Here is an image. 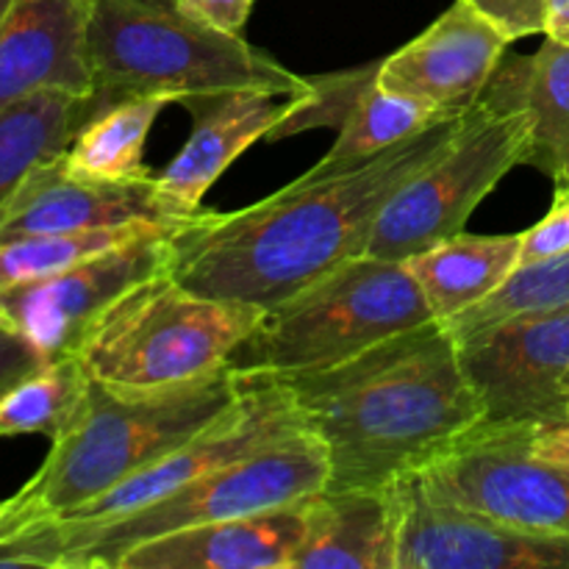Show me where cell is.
Returning <instances> with one entry per match:
<instances>
[{
	"mask_svg": "<svg viewBox=\"0 0 569 569\" xmlns=\"http://www.w3.org/2000/svg\"><path fill=\"white\" fill-rule=\"evenodd\" d=\"M326 483V448L315 433L303 431L244 459L228 461L128 515L109 520L59 517L67 569H117L122 553L148 539L298 503L322 492Z\"/></svg>",
	"mask_w": 569,
	"mask_h": 569,
	"instance_id": "ba28073f",
	"label": "cell"
},
{
	"mask_svg": "<svg viewBox=\"0 0 569 569\" xmlns=\"http://www.w3.org/2000/svg\"><path fill=\"white\" fill-rule=\"evenodd\" d=\"M509 42L545 33L548 0H472Z\"/></svg>",
	"mask_w": 569,
	"mask_h": 569,
	"instance_id": "4316f807",
	"label": "cell"
},
{
	"mask_svg": "<svg viewBox=\"0 0 569 569\" xmlns=\"http://www.w3.org/2000/svg\"><path fill=\"white\" fill-rule=\"evenodd\" d=\"M89 383L92 378L78 356L44 361L0 398V439L22 433L56 439L78 415Z\"/></svg>",
	"mask_w": 569,
	"mask_h": 569,
	"instance_id": "cb8c5ba5",
	"label": "cell"
},
{
	"mask_svg": "<svg viewBox=\"0 0 569 569\" xmlns=\"http://www.w3.org/2000/svg\"><path fill=\"white\" fill-rule=\"evenodd\" d=\"M520 253L522 233L470 237L461 231L411 256L406 264L420 283L433 317L448 322L498 292L520 267Z\"/></svg>",
	"mask_w": 569,
	"mask_h": 569,
	"instance_id": "d6986e66",
	"label": "cell"
},
{
	"mask_svg": "<svg viewBox=\"0 0 569 569\" xmlns=\"http://www.w3.org/2000/svg\"><path fill=\"white\" fill-rule=\"evenodd\" d=\"M292 98L272 92H242L220 109L194 120V131L181 153L170 161L159 181V192L183 217L194 220L203 209L211 183L242 156L256 139L270 137L276 122L287 114Z\"/></svg>",
	"mask_w": 569,
	"mask_h": 569,
	"instance_id": "ac0fdd59",
	"label": "cell"
},
{
	"mask_svg": "<svg viewBox=\"0 0 569 569\" xmlns=\"http://www.w3.org/2000/svg\"><path fill=\"white\" fill-rule=\"evenodd\" d=\"M89 64L94 117L144 94H170L194 120L256 89L311 94V78L295 76L248 39L194 20L176 0H92Z\"/></svg>",
	"mask_w": 569,
	"mask_h": 569,
	"instance_id": "3957f363",
	"label": "cell"
},
{
	"mask_svg": "<svg viewBox=\"0 0 569 569\" xmlns=\"http://www.w3.org/2000/svg\"><path fill=\"white\" fill-rule=\"evenodd\" d=\"M428 495L459 509L528 528L569 533V459L542 456L522 426H478L420 472Z\"/></svg>",
	"mask_w": 569,
	"mask_h": 569,
	"instance_id": "9c48e42d",
	"label": "cell"
},
{
	"mask_svg": "<svg viewBox=\"0 0 569 569\" xmlns=\"http://www.w3.org/2000/svg\"><path fill=\"white\" fill-rule=\"evenodd\" d=\"M398 569H569V533L528 531L403 481Z\"/></svg>",
	"mask_w": 569,
	"mask_h": 569,
	"instance_id": "7c38bea8",
	"label": "cell"
},
{
	"mask_svg": "<svg viewBox=\"0 0 569 569\" xmlns=\"http://www.w3.org/2000/svg\"><path fill=\"white\" fill-rule=\"evenodd\" d=\"M44 361L48 359L22 333H17L14 328L0 320V398L17 381H22L33 370H39Z\"/></svg>",
	"mask_w": 569,
	"mask_h": 569,
	"instance_id": "83f0119b",
	"label": "cell"
},
{
	"mask_svg": "<svg viewBox=\"0 0 569 569\" xmlns=\"http://www.w3.org/2000/svg\"><path fill=\"white\" fill-rule=\"evenodd\" d=\"M159 192L156 176L139 181H100L72 176L61 156L22 178L0 203V239L53 237V233L103 231V228L187 226Z\"/></svg>",
	"mask_w": 569,
	"mask_h": 569,
	"instance_id": "4fadbf2b",
	"label": "cell"
},
{
	"mask_svg": "<svg viewBox=\"0 0 569 569\" xmlns=\"http://www.w3.org/2000/svg\"><path fill=\"white\" fill-rule=\"evenodd\" d=\"M545 37L569 44V0H548L545 11Z\"/></svg>",
	"mask_w": 569,
	"mask_h": 569,
	"instance_id": "4dcf8cb0",
	"label": "cell"
},
{
	"mask_svg": "<svg viewBox=\"0 0 569 569\" xmlns=\"http://www.w3.org/2000/svg\"><path fill=\"white\" fill-rule=\"evenodd\" d=\"M176 3L187 14H192L194 20L206 22V26L217 28V31L242 37L256 0H176Z\"/></svg>",
	"mask_w": 569,
	"mask_h": 569,
	"instance_id": "f1b7e54d",
	"label": "cell"
},
{
	"mask_svg": "<svg viewBox=\"0 0 569 569\" xmlns=\"http://www.w3.org/2000/svg\"><path fill=\"white\" fill-rule=\"evenodd\" d=\"M431 320L437 317L406 261L361 253L264 309L228 367L239 376H309Z\"/></svg>",
	"mask_w": 569,
	"mask_h": 569,
	"instance_id": "5b68a950",
	"label": "cell"
},
{
	"mask_svg": "<svg viewBox=\"0 0 569 569\" xmlns=\"http://www.w3.org/2000/svg\"><path fill=\"white\" fill-rule=\"evenodd\" d=\"M531 114L520 103V56H509L461 114L442 153L389 200L365 253L409 261L461 233L478 203L517 164H526Z\"/></svg>",
	"mask_w": 569,
	"mask_h": 569,
	"instance_id": "52a82bcc",
	"label": "cell"
},
{
	"mask_svg": "<svg viewBox=\"0 0 569 569\" xmlns=\"http://www.w3.org/2000/svg\"><path fill=\"white\" fill-rule=\"evenodd\" d=\"M92 117V94L70 89H39L0 111V203L28 172L64 153Z\"/></svg>",
	"mask_w": 569,
	"mask_h": 569,
	"instance_id": "ffe728a7",
	"label": "cell"
},
{
	"mask_svg": "<svg viewBox=\"0 0 569 569\" xmlns=\"http://www.w3.org/2000/svg\"><path fill=\"white\" fill-rule=\"evenodd\" d=\"M176 103L170 94H144L109 106L87 122L61 153L67 170L81 178L100 181H139L148 178L144 139L164 106Z\"/></svg>",
	"mask_w": 569,
	"mask_h": 569,
	"instance_id": "7402d4cb",
	"label": "cell"
},
{
	"mask_svg": "<svg viewBox=\"0 0 569 569\" xmlns=\"http://www.w3.org/2000/svg\"><path fill=\"white\" fill-rule=\"evenodd\" d=\"M569 250V183L556 187V200L548 214L533 228L522 231V253L520 264L528 261H542L550 256L567 253Z\"/></svg>",
	"mask_w": 569,
	"mask_h": 569,
	"instance_id": "484cf974",
	"label": "cell"
},
{
	"mask_svg": "<svg viewBox=\"0 0 569 569\" xmlns=\"http://www.w3.org/2000/svg\"><path fill=\"white\" fill-rule=\"evenodd\" d=\"M509 39L472 0H456L420 37L378 61V83L465 114L506 59Z\"/></svg>",
	"mask_w": 569,
	"mask_h": 569,
	"instance_id": "5bb4252c",
	"label": "cell"
},
{
	"mask_svg": "<svg viewBox=\"0 0 569 569\" xmlns=\"http://www.w3.org/2000/svg\"><path fill=\"white\" fill-rule=\"evenodd\" d=\"M170 233L153 228L59 272L0 289V320L48 361L76 356L89 328L122 292L170 270Z\"/></svg>",
	"mask_w": 569,
	"mask_h": 569,
	"instance_id": "30bf717a",
	"label": "cell"
},
{
	"mask_svg": "<svg viewBox=\"0 0 569 569\" xmlns=\"http://www.w3.org/2000/svg\"><path fill=\"white\" fill-rule=\"evenodd\" d=\"M489 426L537 428L569 400V306L526 311L459 342Z\"/></svg>",
	"mask_w": 569,
	"mask_h": 569,
	"instance_id": "8fae6325",
	"label": "cell"
},
{
	"mask_svg": "<svg viewBox=\"0 0 569 569\" xmlns=\"http://www.w3.org/2000/svg\"><path fill=\"white\" fill-rule=\"evenodd\" d=\"M459 117L433 122L367 164L303 172L239 211H206L170 233V276L203 298L272 309L367 250L389 200L426 170Z\"/></svg>",
	"mask_w": 569,
	"mask_h": 569,
	"instance_id": "6da1fadb",
	"label": "cell"
},
{
	"mask_svg": "<svg viewBox=\"0 0 569 569\" xmlns=\"http://www.w3.org/2000/svg\"><path fill=\"white\" fill-rule=\"evenodd\" d=\"M561 306H569V250L550 256V259L520 264L498 292L489 295L472 309L461 311L445 326L453 333L456 342H465V339L481 333L483 328L509 320L515 315L561 309Z\"/></svg>",
	"mask_w": 569,
	"mask_h": 569,
	"instance_id": "d4e9b609",
	"label": "cell"
},
{
	"mask_svg": "<svg viewBox=\"0 0 569 569\" xmlns=\"http://www.w3.org/2000/svg\"><path fill=\"white\" fill-rule=\"evenodd\" d=\"M92 0H11L0 20V111L39 89L92 94Z\"/></svg>",
	"mask_w": 569,
	"mask_h": 569,
	"instance_id": "9a60e30c",
	"label": "cell"
},
{
	"mask_svg": "<svg viewBox=\"0 0 569 569\" xmlns=\"http://www.w3.org/2000/svg\"><path fill=\"white\" fill-rule=\"evenodd\" d=\"M311 498L148 539L117 569H292L309 537Z\"/></svg>",
	"mask_w": 569,
	"mask_h": 569,
	"instance_id": "2e32d148",
	"label": "cell"
},
{
	"mask_svg": "<svg viewBox=\"0 0 569 569\" xmlns=\"http://www.w3.org/2000/svg\"><path fill=\"white\" fill-rule=\"evenodd\" d=\"M261 315L259 306L203 298L164 270L122 292L89 328L76 356L92 381L159 392L226 367Z\"/></svg>",
	"mask_w": 569,
	"mask_h": 569,
	"instance_id": "8992f818",
	"label": "cell"
},
{
	"mask_svg": "<svg viewBox=\"0 0 569 569\" xmlns=\"http://www.w3.org/2000/svg\"><path fill=\"white\" fill-rule=\"evenodd\" d=\"M9 3H11V0H0V20H3V14H6V9H9Z\"/></svg>",
	"mask_w": 569,
	"mask_h": 569,
	"instance_id": "1f68e13d",
	"label": "cell"
},
{
	"mask_svg": "<svg viewBox=\"0 0 569 569\" xmlns=\"http://www.w3.org/2000/svg\"><path fill=\"white\" fill-rule=\"evenodd\" d=\"M448 117L459 114L437 109L426 100L383 89L378 78H372L350 106L348 117L339 126V137L333 148L311 167V172L353 170V167L367 164L376 156H381L383 150L417 137L426 128H431L433 122L448 120Z\"/></svg>",
	"mask_w": 569,
	"mask_h": 569,
	"instance_id": "44dd1931",
	"label": "cell"
},
{
	"mask_svg": "<svg viewBox=\"0 0 569 569\" xmlns=\"http://www.w3.org/2000/svg\"><path fill=\"white\" fill-rule=\"evenodd\" d=\"M520 103L531 114L526 164L556 187L569 183V44L545 37L533 56H520Z\"/></svg>",
	"mask_w": 569,
	"mask_h": 569,
	"instance_id": "603a6c76",
	"label": "cell"
},
{
	"mask_svg": "<svg viewBox=\"0 0 569 569\" xmlns=\"http://www.w3.org/2000/svg\"><path fill=\"white\" fill-rule=\"evenodd\" d=\"M528 442L537 453L553 456V459H569V400L559 420L548 426L528 428Z\"/></svg>",
	"mask_w": 569,
	"mask_h": 569,
	"instance_id": "f546056e",
	"label": "cell"
},
{
	"mask_svg": "<svg viewBox=\"0 0 569 569\" xmlns=\"http://www.w3.org/2000/svg\"><path fill=\"white\" fill-rule=\"evenodd\" d=\"M231 367L159 392H126L92 381L70 426L50 439L31 481L0 509L11 517H64L198 437L242 392Z\"/></svg>",
	"mask_w": 569,
	"mask_h": 569,
	"instance_id": "277c9868",
	"label": "cell"
},
{
	"mask_svg": "<svg viewBox=\"0 0 569 569\" xmlns=\"http://www.w3.org/2000/svg\"><path fill=\"white\" fill-rule=\"evenodd\" d=\"M328 456V492L395 487L487 422L459 342L439 320L356 359L283 378Z\"/></svg>",
	"mask_w": 569,
	"mask_h": 569,
	"instance_id": "7a4b0ae2",
	"label": "cell"
},
{
	"mask_svg": "<svg viewBox=\"0 0 569 569\" xmlns=\"http://www.w3.org/2000/svg\"><path fill=\"white\" fill-rule=\"evenodd\" d=\"M403 481L378 489L317 492L311 528L292 569H398Z\"/></svg>",
	"mask_w": 569,
	"mask_h": 569,
	"instance_id": "e0dca14e",
	"label": "cell"
}]
</instances>
